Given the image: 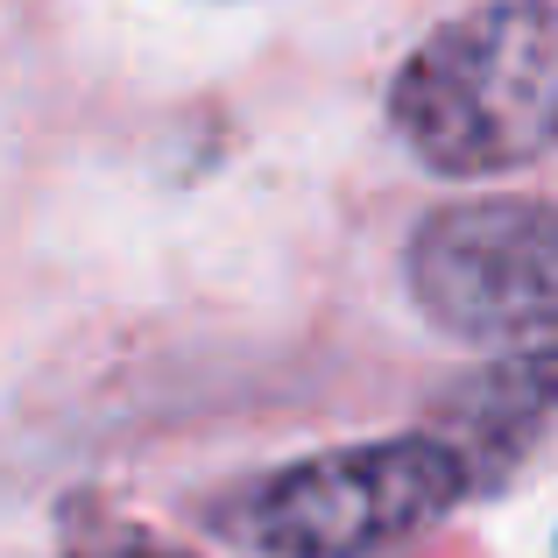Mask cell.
I'll use <instances>...</instances> for the list:
<instances>
[{"label": "cell", "mask_w": 558, "mask_h": 558, "mask_svg": "<svg viewBox=\"0 0 558 558\" xmlns=\"http://www.w3.org/2000/svg\"><path fill=\"white\" fill-rule=\"evenodd\" d=\"M389 128L438 178H502L558 135L551 0H488L432 28L389 78Z\"/></svg>", "instance_id": "obj_1"}, {"label": "cell", "mask_w": 558, "mask_h": 558, "mask_svg": "<svg viewBox=\"0 0 558 558\" xmlns=\"http://www.w3.org/2000/svg\"><path fill=\"white\" fill-rule=\"evenodd\" d=\"M466 466L438 432L361 438L227 488L205 523L255 558H375L466 502Z\"/></svg>", "instance_id": "obj_2"}, {"label": "cell", "mask_w": 558, "mask_h": 558, "mask_svg": "<svg viewBox=\"0 0 558 558\" xmlns=\"http://www.w3.org/2000/svg\"><path fill=\"white\" fill-rule=\"evenodd\" d=\"M410 298L438 332L474 347L551 340L558 233L537 198L446 205L410 233Z\"/></svg>", "instance_id": "obj_3"}, {"label": "cell", "mask_w": 558, "mask_h": 558, "mask_svg": "<svg viewBox=\"0 0 558 558\" xmlns=\"http://www.w3.org/2000/svg\"><path fill=\"white\" fill-rule=\"evenodd\" d=\"M466 466V488L495 495L537 460L551 432V340L502 347V361L466 381H452V396H438L432 424Z\"/></svg>", "instance_id": "obj_4"}, {"label": "cell", "mask_w": 558, "mask_h": 558, "mask_svg": "<svg viewBox=\"0 0 558 558\" xmlns=\"http://www.w3.org/2000/svg\"><path fill=\"white\" fill-rule=\"evenodd\" d=\"M78 558H191V551H170V545H142V537H121V545H99V551H78Z\"/></svg>", "instance_id": "obj_5"}]
</instances>
